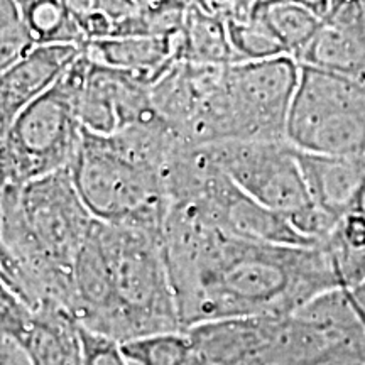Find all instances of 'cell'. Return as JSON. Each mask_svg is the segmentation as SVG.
<instances>
[{
    "label": "cell",
    "mask_w": 365,
    "mask_h": 365,
    "mask_svg": "<svg viewBox=\"0 0 365 365\" xmlns=\"http://www.w3.org/2000/svg\"><path fill=\"white\" fill-rule=\"evenodd\" d=\"M164 250L182 327L228 318L289 317L340 286L322 245H279L228 234L170 207Z\"/></svg>",
    "instance_id": "6da1fadb"
},
{
    "label": "cell",
    "mask_w": 365,
    "mask_h": 365,
    "mask_svg": "<svg viewBox=\"0 0 365 365\" xmlns=\"http://www.w3.org/2000/svg\"><path fill=\"white\" fill-rule=\"evenodd\" d=\"M78 325L125 344L181 331L163 230L97 220L73 269Z\"/></svg>",
    "instance_id": "7a4b0ae2"
},
{
    "label": "cell",
    "mask_w": 365,
    "mask_h": 365,
    "mask_svg": "<svg viewBox=\"0 0 365 365\" xmlns=\"http://www.w3.org/2000/svg\"><path fill=\"white\" fill-rule=\"evenodd\" d=\"M186 144L161 117L113 135L83 129L70 171L97 220L164 230L170 210L164 173Z\"/></svg>",
    "instance_id": "3957f363"
},
{
    "label": "cell",
    "mask_w": 365,
    "mask_h": 365,
    "mask_svg": "<svg viewBox=\"0 0 365 365\" xmlns=\"http://www.w3.org/2000/svg\"><path fill=\"white\" fill-rule=\"evenodd\" d=\"M0 269L70 272L97 218L63 170L24 186H0Z\"/></svg>",
    "instance_id": "277c9868"
},
{
    "label": "cell",
    "mask_w": 365,
    "mask_h": 365,
    "mask_svg": "<svg viewBox=\"0 0 365 365\" xmlns=\"http://www.w3.org/2000/svg\"><path fill=\"white\" fill-rule=\"evenodd\" d=\"M299 71L291 56L220 66L186 132L188 143L287 140Z\"/></svg>",
    "instance_id": "5b68a950"
},
{
    "label": "cell",
    "mask_w": 365,
    "mask_h": 365,
    "mask_svg": "<svg viewBox=\"0 0 365 365\" xmlns=\"http://www.w3.org/2000/svg\"><path fill=\"white\" fill-rule=\"evenodd\" d=\"M88 61L85 49L48 93L26 107L0 132V185L24 186L70 170L83 135L78 98Z\"/></svg>",
    "instance_id": "8992f818"
},
{
    "label": "cell",
    "mask_w": 365,
    "mask_h": 365,
    "mask_svg": "<svg viewBox=\"0 0 365 365\" xmlns=\"http://www.w3.org/2000/svg\"><path fill=\"white\" fill-rule=\"evenodd\" d=\"M242 191L286 217L304 239L319 245L333 222L314 207L298 150L287 140H240L205 145Z\"/></svg>",
    "instance_id": "52a82bcc"
},
{
    "label": "cell",
    "mask_w": 365,
    "mask_h": 365,
    "mask_svg": "<svg viewBox=\"0 0 365 365\" xmlns=\"http://www.w3.org/2000/svg\"><path fill=\"white\" fill-rule=\"evenodd\" d=\"M287 143L301 153L365 164V85L301 65Z\"/></svg>",
    "instance_id": "ba28073f"
},
{
    "label": "cell",
    "mask_w": 365,
    "mask_h": 365,
    "mask_svg": "<svg viewBox=\"0 0 365 365\" xmlns=\"http://www.w3.org/2000/svg\"><path fill=\"white\" fill-rule=\"evenodd\" d=\"M78 113L83 129L98 135H113L159 118L153 85L144 76L91 58L81 83Z\"/></svg>",
    "instance_id": "9c48e42d"
},
{
    "label": "cell",
    "mask_w": 365,
    "mask_h": 365,
    "mask_svg": "<svg viewBox=\"0 0 365 365\" xmlns=\"http://www.w3.org/2000/svg\"><path fill=\"white\" fill-rule=\"evenodd\" d=\"M2 336L17 341L34 365H83L78 322L56 309H31L6 287L0 291Z\"/></svg>",
    "instance_id": "30bf717a"
},
{
    "label": "cell",
    "mask_w": 365,
    "mask_h": 365,
    "mask_svg": "<svg viewBox=\"0 0 365 365\" xmlns=\"http://www.w3.org/2000/svg\"><path fill=\"white\" fill-rule=\"evenodd\" d=\"M282 318H228L185 328L188 365H262Z\"/></svg>",
    "instance_id": "8fae6325"
},
{
    "label": "cell",
    "mask_w": 365,
    "mask_h": 365,
    "mask_svg": "<svg viewBox=\"0 0 365 365\" xmlns=\"http://www.w3.org/2000/svg\"><path fill=\"white\" fill-rule=\"evenodd\" d=\"M298 63L365 85V0H333L330 14Z\"/></svg>",
    "instance_id": "7c38bea8"
},
{
    "label": "cell",
    "mask_w": 365,
    "mask_h": 365,
    "mask_svg": "<svg viewBox=\"0 0 365 365\" xmlns=\"http://www.w3.org/2000/svg\"><path fill=\"white\" fill-rule=\"evenodd\" d=\"M85 53L78 44H39L0 71V132L31 103L48 93Z\"/></svg>",
    "instance_id": "4fadbf2b"
},
{
    "label": "cell",
    "mask_w": 365,
    "mask_h": 365,
    "mask_svg": "<svg viewBox=\"0 0 365 365\" xmlns=\"http://www.w3.org/2000/svg\"><path fill=\"white\" fill-rule=\"evenodd\" d=\"M298 159L314 207L335 223L365 185V164L301 150H298Z\"/></svg>",
    "instance_id": "5bb4252c"
},
{
    "label": "cell",
    "mask_w": 365,
    "mask_h": 365,
    "mask_svg": "<svg viewBox=\"0 0 365 365\" xmlns=\"http://www.w3.org/2000/svg\"><path fill=\"white\" fill-rule=\"evenodd\" d=\"M178 34L173 38H110L88 43L85 49L86 54L100 65L135 73L154 85L159 76H163L178 61Z\"/></svg>",
    "instance_id": "9a60e30c"
},
{
    "label": "cell",
    "mask_w": 365,
    "mask_h": 365,
    "mask_svg": "<svg viewBox=\"0 0 365 365\" xmlns=\"http://www.w3.org/2000/svg\"><path fill=\"white\" fill-rule=\"evenodd\" d=\"M176 59L208 66H227L237 63L228 38L227 21L205 7L200 0H193L186 12L185 22L176 38Z\"/></svg>",
    "instance_id": "2e32d148"
},
{
    "label": "cell",
    "mask_w": 365,
    "mask_h": 365,
    "mask_svg": "<svg viewBox=\"0 0 365 365\" xmlns=\"http://www.w3.org/2000/svg\"><path fill=\"white\" fill-rule=\"evenodd\" d=\"M319 245L330 259L344 289L362 284L365 281V185Z\"/></svg>",
    "instance_id": "e0dca14e"
},
{
    "label": "cell",
    "mask_w": 365,
    "mask_h": 365,
    "mask_svg": "<svg viewBox=\"0 0 365 365\" xmlns=\"http://www.w3.org/2000/svg\"><path fill=\"white\" fill-rule=\"evenodd\" d=\"M61 4L78 26L85 46L122 38L127 22L140 7L135 0H61Z\"/></svg>",
    "instance_id": "ac0fdd59"
},
{
    "label": "cell",
    "mask_w": 365,
    "mask_h": 365,
    "mask_svg": "<svg viewBox=\"0 0 365 365\" xmlns=\"http://www.w3.org/2000/svg\"><path fill=\"white\" fill-rule=\"evenodd\" d=\"M254 14H257L266 22L269 29L284 46L286 53L296 61L314 39L323 22L307 9L291 2H282V0L259 2L254 9Z\"/></svg>",
    "instance_id": "d6986e66"
},
{
    "label": "cell",
    "mask_w": 365,
    "mask_h": 365,
    "mask_svg": "<svg viewBox=\"0 0 365 365\" xmlns=\"http://www.w3.org/2000/svg\"><path fill=\"white\" fill-rule=\"evenodd\" d=\"M227 27L237 63L289 56L281 41L257 14L252 12L245 21H227Z\"/></svg>",
    "instance_id": "ffe728a7"
},
{
    "label": "cell",
    "mask_w": 365,
    "mask_h": 365,
    "mask_svg": "<svg viewBox=\"0 0 365 365\" xmlns=\"http://www.w3.org/2000/svg\"><path fill=\"white\" fill-rule=\"evenodd\" d=\"M122 349L132 365H188L190 362L186 330L140 336L122 344Z\"/></svg>",
    "instance_id": "44dd1931"
},
{
    "label": "cell",
    "mask_w": 365,
    "mask_h": 365,
    "mask_svg": "<svg viewBox=\"0 0 365 365\" xmlns=\"http://www.w3.org/2000/svg\"><path fill=\"white\" fill-rule=\"evenodd\" d=\"M36 46L19 4L16 0H0V71L24 58Z\"/></svg>",
    "instance_id": "7402d4cb"
},
{
    "label": "cell",
    "mask_w": 365,
    "mask_h": 365,
    "mask_svg": "<svg viewBox=\"0 0 365 365\" xmlns=\"http://www.w3.org/2000/svg\"><path fill=\"white\" fill-rule=\"evenodd\" d=\"M205 7L225 21H245L261 0H200Z\"/></svg>",
    "instance_id": "603a6c76"
},
{
    "label": "cell",
    "mask_w": 365,
    "mask_h": 365,
    "mask_svg": "<svg viewBox=\"0 0 365 365\" xmlns=\"http://www.w3.org/2000/svg\"><path fill=\"white\" fill-rule=\"evenodd\" d=\"M0 359H2V365H34L26 350L7 336H2V345H0Z\"/></svg>",
    "instance_id": "cb8c5ba5"
},
{
    "label": "cell",
    "mask_w": 365,
    "mask_h": 365,
    "mask_svg": "<svg viewBox=\"0 0 365 365\" xmlns=\"http://www.w3.org/2000/svg\"><path fill=\"white\" fill-rule=\"evenodd\" d=\"M264 2H266V0H264ZM282 2L296 4V6L307 9V11L313 12L314 16H318L322 21H325L327 16L331 11L333 0H282Z\"/></svg>",
    "instance_id": "d4e9b609"
},
{
    "label": "cell",
    "mask_w": 365,
    "mask_h": 365,
    "mask_svg": "<svg viewBox=\"0 0 365 365\" xmlns=\"http://www.w3.org/2000/svg\"><path fill=\"white\" fill-rule=\"evenodd\" d=\"M16 2L19 4L22 11L26 12V11H29L31 7L38 6V4H43V2H49V0H16Z\"/></svg>",
    "instance_id": "484cf974"
},
{
    "label": "cell",
    "mask_w": 365,
    "mask_h": 365,
    "mask_svg": "<svg viewBox=\"0 0 365 365\" xmlns=\"http://www.w3.org/2000/svg\"><path fill=\"white\" fill-rule=\"evenodd\" d=\"M139 6H145V4H150V2H156V0H135Z\"/></svg>",
    "instance_id": "4316f807"
},
{
    "label": "cell",
    "mask_w": 365,
    "mask_h": 365,
    "mask_svg": "<svg viewBox=\"0 0 365 365\" xmlns=\"http://www.w3.org/2000/svg\"><path fill=\"white\" fill-rule=\"evenodd\" d=\"M261 2H264V0H261Z\"/></svg>",
    "instance_id": "83f0119b"
}]
</instances>
